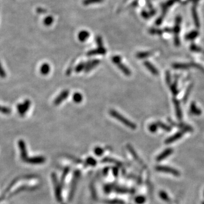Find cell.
<instances>
[{
  "label": "cell",
  "instance_id": "cell-3",
  "mask_svg": "<svg viewBox=\"0 0 204 204\" xmlns=\"http://www.w3.org/2000/svg\"><path fill=\"white\" fill-rule=\"evenodd\" d=\"M156 170L160 172H165L167 174H169L171 175H173L175 176H179L180 175V172L176 169L170 167L169 166H158L156 167Z\"/></svg>",
  "mask_w": 204,
  "mask_h": 204
},
{
  "label": "cell",
  "instance_id": "cell-6",
  "mask_svg": "<svg viewBox=\"0 0 204 204\" xmlns=\"http://www.w3.org/2000/svg\"><path fill=\"white\" fill-rule=\"evenodd\" d=\"M18 146H19V148L20 150L21 159L22 160L25 161L28 158L26 143L23 140H20L18 141Z\"/></svg>",
  "mask_w": 204,
  "mask_h": 204
},
{
  "label": "cell",
  "instance_id": "cell-16",
  "mask_svg": "<svg viewBox=\"0 0 204 204\" xmlns=\"http://www.w3.org/2000/svg\"><path fill=\"white\" fill-rule=\"evenodd\" d=\"M51 71V68L50 66L47 64V63H44L43 64L40 68V73L43 75H47L49 71Z\"/></svg>",
  "mask_w": 204,
  "mask_h": 204
},
{
  "label": "cell",
  "instance_id": "cell-24",
  "mask_svg": "<svg viewBox=\"0 0 204 204\" xmlns=\"http://www.w3.org/2000/svg\"><path fill=\"white\" fill-rule=\"evenodd\" d=\"M192 85H190L188 88V89H186V93H185V94H184V98H183V102L185 103L186 102V101H187V99H188V97H189V94H190V93H191V90H192Z\"/></svg>",
  "mask_w": 204,
  "mask_h": 204
},
{
  "label": "cell",
  "instance_id": "cell-14",
  "mask_svg": "<svg viewBox=\"0 0 204 204\" xmlns=\"http://www.w3.org/2000/svg\"><path fill=\"white\" fill-rule=\"evenodd\" d=\"M173 102L175 104V107L176 109V115L178 116V119L179 120H181L182 119V112L180 109V103L178 101V99L176 98H174Z\"/></svg>",
  "mask_w": 204,
  "mask_h": 204
},
{
  "label": "cell",
  "instance_id": "cell-2",
  "mask_svg": "<svg viewBox=\"0 0 204 204\" xmlns=\"http://www.w3.org/2000/svg\"><path fill=\"white\" fill-rule=\"evenodd\" d=\"M112 61L116 64L119 69L122 71L125 75L129 76L131 75V71L130 69L121 62V57L120 56H115L112 57Z\"/></svg>",
  "mask_w": 204,
  "mask_h": 204
},
{
  "label": "cell",
  "instance_id": "cell-36",
  "mask_svg": "<svg viewBox=\"0 0 204 204\" xmlns=\"http://www.w3.org/2000/svg\"><path fill=\"white\" fill-rule=\"evenodd\" d=\"M166 82L167 84H169L171 82V77H170V74L169 71H166Z\"/></svg>",
  "mask_w": 204,
  "mask_h": 204
},
{
  "label": "cell",
  "instance_id": "cell-17",
  "mask_svg": "<svg viewBox=\"0 0 204 204\" xmlns=\"http://www.w3.org/2000/svg\"><path fill=\"white\" fill-rule=\"evenodd\" d=\"M190 111L192 114L195 115H200L201 114V111L197 108L195 103H192L190 106Z\"/></svg>",
  "mask_w": 204,
  "mask_h": 204
},
{
  "label": "cell",
  "instance_id": "cell-31",
  "mask_svg": "<svg viewBox=\"0 0 204 204\" xmlns=\"http://www.w3.org/2000/svg\"><path fill=\"white\" fill-rule=\"evenodd\" d=\"M94 153L98 156H100L103 153V150L99 147H97L94 149Z\"/></svg>",
  "mask_w": 204,
  "mask_h": 204
},
{
  "label": "cell",
  "instance_id": "cell-20",
  "mask_svg": "<svg viewBox=\"0 0 204 204\" xmlns=\"http://www.w3.org/2000/svg\"><path fill=\"white\" fill-rule=\"evenodd\" d=\"M73 99L74 102H76L77 103H79L82 101L83 96L81 94H80V92H76L73 95Z\"/></svg>",
  "mask_w": 204,
  "mask_h": 204
},
{
  "label": "cell",
  "instance_id": "cell-27",
  "mask_svg": "<svg viewBox=\"0 0 204 204\" xmlns=\"http://www.w3.org/2000/svg\"><path fill=\"white\" fill-rule=\"evenodd\" d=\"M158 127L157 123H152L149 126V130L151 133H155L157 131Z\"/></svg>",
  "mask_w": 204,
  "mask_h": 204
},
{
  "label": "cell",
  "instance_id": "cell-10",
  "mask_svg": "<svg viewBox=\"0 0 204 204\" xmlns=\"http://www.w3.org/2000/svg\"><path fill=\"white\" fill-rule=\"evenodd\" d=\"M106 49L104 47H98L97 49H92L89 51L87 53V56H92L95 55H104L106 53Z\"/></svg>",
  "mask_w": 204,
  "mask_h": 204
},
{
  "label": "cell",
  "instance_id": "cell-11",
  "mask_svg": "<svg viewBox=\"0 0 204 204\" xmlns=\"http://www.w3.org/2000/svg\"><path fill=\"white\" fill-rule=\"evenodd\" d=\"M173 149L171 148H168L166 149L164 151H163L160 154L157 158V160L160 162L162 160H164L165 158H166L167 157H169L172 152H173Z\"/></svg>",
  "mask_w": 204,
  "mask_h": 204
},
{
  "label": "cell",
  "instance_id": "cell-12",
  "mask_svg": "<svg viewBox=\"0 0 204 204\" xmlns=\"http://www.w3.org/2000/svg\"><path fill=\"white\" fill-rule=\"evenodd\" d=\"M143 65L153 75H155V76L158 75L159 71H158V69L151 64V62L148 61H145L143 62Z\"/></svg>",
  "mask_w": 204,
  "mask_h": 204
},
{
  "label": "cell",
  "instance_id": "cell-33",
  "mask_svg": "<svg viewBox=\"0 0 204 204\" xmlns=\"http://www.w3.org/2000/svg\"><path fill=\"white\" fill-rule=\"evenodd\" d=\"M171 91L174 94V95H176L178 94V89H177V86H176V83H175L174 84H173L172 85V86H171Z\"/></svg>",
  "mask_w": 204,
  "mask_h": 204
},
{
  "label": "cell",
  "instance_id": "cell-22",
  "mask_svg": "<svg viewBox=\"0 0 204 204\" xmlns=\"http://www.w3.org/2000/svg\"><path fill=\"white\" fill-rule=\"evenodd\" d=\"M160 197L164 201L169 202L170 201V198L169 197V195L164 191H160Z\"/></svg>",
  "mask_w": 204,
  "mask_h": 204
},
{
  "label": "cell",
  "instance_id": "cell-34",
  "mask_svg": "<svg viewBox=\"0 0 204 204\" xmlns=\"http://www.w3.org/2000/svg\"><path fill=\"white\" fill-rule=\"evenodd\" d=\"M96 42H97V44H98V47H103V42H102V37L99 36H98L96 38Z\"/></svg>",
  "mask_w": 204,
  "mask_h": 204
},
{
  "label": "cell",
  "instance_id": "cell-32",
  "mask_svg": "<svg viewBox=\"0 0 204 204\" xmlns=\"http://www.w3.org/2000/svg\"><path fill=\"white\" fill-rule=\"evenodd\" d=\"M197 35H198V32H197L196 31H195V32H191V33L189 34L188 35L186 36V39L191 40V39H195Z\"/></svg>",
  "mask_w": 204,
  "mask_h": 204
},
{
  "label": "cell",
  "instance_id": "cell-38",
  "mask_svg": "<svg viewBox=\"0 0 204 204\" xmlns=\"http://www.w3.org/2000/svg\"><path fill=\"white\" fill-rule=\"evenodd\" d=\"M202 204H204V201H203V202L202 203Z\"/></svg>",
  "mask_w": 204,
  "mask_h": 204
},
{
  "label": "cell",
  "instance_id": "cell-18",
  "mask_svg": "<svg viewBox=\"0 0 204 204\" xmlns=\"http://www.w3.org/2000/svg\"><path fill=\"white\" fill-rule=\"evenodd\" d=\"M152 54H153V52H149V51L140 52L137 53L136 57L139 59H143L147 58Z\"/></svg>",
  "mask_w": 204,
  "mask_h": 204
},
{
  "label": "cell",
  "instance_id": "cell-30",
  "mask_svg": "<svg viewBox=\"0 0 204 204\" xmlns=\"http://www.w3.org/2000/svg\"><path fill=\"white\" fill-rule=\"evenodd\" d=\"M6 77V73L0 62V77L4 78Z\"/></svg>",
  "mask_w": 204,
  "mask_h": 204
},
{
  "label": "cell",
  "instance_id": "cell-29",
  "mask_svg": "<svg viewBox=\"0 0 204 204\" xmlns=\"http://www.w3.org/2000/svg\"><path fill=\"white\" fill-rule=\"evenodd\" d=\"M145 201H146V198L143 196H139L136 198V202L137 204H143Z\"/></svg>",
  "mask_w": 204,
  "mask_h": 204
},
{
  "label": "cell",
  "instance_id": "cell-4",
  "mask_svg": "<svg viewBox=\"0 0 204 204\" xmlns=\"http://www.w3.org/2000/svg\"><path fill=\"white\" fill-rule=\"evenodd\" d=\"M31 106V102L30 100L26 99L23 103H20L17 105V108L18 113L20 115L24 116L28 111Z\"/></svg>",
  "mask_w": 204,
  "mask_h": 204
},
{
  "label": "cell",
  "instance_id": "cell-8",
  "mask_svg": "<svg viewBox=\"0 0 204 204\" xmlns=\"http://www.w3.org/2000/svg\"><path fill=\"white\" fill-rule=\"evenodd\" d=\"M100 64V61L98 59H94L91 61H89L86 63V66L85 69V72L88 73L92 71L94 68Z\"/></svg>",
  "mask_w": 204,
  "mask_h": 204
},
{
  "label": "cell",
  "instance_id": "cell-9",
  "mask_svg": "<svg viewBox=\"0 0 204 204\" xmlns=\"http://www.w3.org/2000/svg\"><path fill=\"white\" fill-rule=\"evenodd\" d=\"M168 120L169 122V123L172 125V126H176L179 128H180L183 130V131H186V132H192L193 131V129L191 126L187 125L184 124H177L176 123L172 121L170 119H169Z\"/></svg>",
  "mask_w": 204,
  "mask_h": 204
},
{
  "label": "cell",
  "instance_id": "cell-37",
  "mask_svg": "<svg viewBox=\"0 0 204 204\" xmlns=\"http://www.w3.org/2000/svg\"><path fill=\"white\" fill-rule=\"evenodd\" d=\"M191 49L193 50V51H196V52H197V51H199L200 50H199V48L198 47H197L196 46H195V45H193V46H192L191 47Z\"/></svg>",
  "mask_w": 204,
  "mask_h": 204
},
{
  "label": "cell",
  "instance_id": "cell-1",
  "mask_svg": "<svg viewBox=\"0 0 204 204\" xmlns=\"http://www.w3.org/2000/svg\"><path fill=\"white\" fill-rule=\"evenodd\" d=\"M109 113V115L112 117H114L116 120L120 121L122 124L125 125L127 127L129 128L130 129L134 130L137 128L136 125L133 123V122H132L131 121H130L129 120H128V119H126V117H125L124 116L122 115L121 114H120L119 112H118L115 110L111 109Z\"/></svg>",
  "mask_w": 204,
  "mask_h": 204
},
{
  "label": "cell",
  "instance_id": "cell-26",
  "mask_svg": "<svg viewBox=\"0 0 204 204\" xmlns=\"http://www.w3.org/2000/svg\"><path fill=\"white\" fill-rule=\"evenodd\" d=\"M0 112L4 114H9L11 112V110L6 107L0 106Z\"/></svg>",
  "mask_w": 204,
  "mask_h": 204
},
{
  "label": "cell",
  "instance_id": "cell-13",
  "mask_svg": "<svg viewBox=\"0 0 204 204\" xmlns=\"http://www.w3.org/2000/svg\"><path fill=\"white\" fill-rule=\"evenodd\" d=\"M184 134V132L183 131H181V132H179L178 133H176L172 137H169V138H167L166 141H165V143H167V144H169V143H172V142H175V141L178 140L179 138H180Z\"/></svg>",
  "mask_w": 204,
  "mask_h": 204
},
{
  "label": "cell",
  "instance_id": "cell-35",
  "mask_svg": "<svg viewBox=\"0 0 204 204\" xmlns=\"http://www.w3.org/2000/svg\"><path fill=\"white\" fill-rule=\"evenodd\" d=\"M87 162L89 163V164H91L92 166H94L96 164V160L92 158H89L87 160Z\"/></svg>",
  "mask_w": 204,
  "mask_h": 204
},
{
  "label": "cell",
  "instance_id": "cell-19",
  "mask_svg": "<svg viewBox=\"0 0 204 204\" xmlns=\"http://www.w3.org/2000/svg\"><path fill=\"white\" fill-rule=\"evenodd\" d=\"M173 68L176 69H186L191 66V64H175L172 65Z\"/></svg>",
  "mask_w": 204,
  "mask_h": 204
},
{
  "label": "cell",
  "instance_id": "cell-28",
  "mask_svg": "<svg viewBox=\"0 0 204 204\" xmlns=\"http://www.w3.org/2000/svg\"><path fill=\"white\" fill-rule=\"evenodd\" d=\"M103 0H84L83 3L85 5H89L91 4H94V3H99L102 2Z\"/></svg>",
  "mask_w": 204,
  "mask_h": 204
},
{
  "label": "cell",
  "instance_id": "cell-23",
  "mask_svg": "<svg viewBox=\"0 0 204 204\" xmlns=\"http://www.w3.org/2000/svg\"><path fill=\"white\" fill-rule=\"evenodd\" d=\"M157 124L158 125V126H159L160 128H162V129L167 131V132H169L171 131V128L169 127V126H167V125L165 124H163L162 123V122L160 121H157Z\"/></svg>",
  "mask_w": 204,
  "mask_h": 204
},
{
  "label": "cell",
  "instance_id": "cell-7",
  "mask_svg": "<svg viewBox=\"0 0 204 204\" xmlns=\"http://www.w3.org/2000/svg\"><path fill=\"white\" fill-rule=\"evenodd\" d=\"M45 160L43 157L37 156V157H28L24 162L30 164H42L44 163Z\"/></svg>",
  "mask_w": 204,
  "mask_h": 204
},
{
  "label": "cell",
  "instance_id": "cell-39",
  "mask_svg": "<svg viewBox=\"0 0 204 204\" xmlns=\"http://www.w3.org/2000/svg\"></svg>",
  "mask_w": 204,
  "mask_h": 204
},
{
  "label": "cell",
  "instance_id": "cell-5",
  "mask_svg": "<svg viewBox=\"0 0 204 204\" xmlns=\"http://www.w3.org/2000/svg\"><path fill=\"white\" fill-rule=\"evenodd\" d=\"M69 95V91L68 90H63L62 92L56 97L53 102V104L55 106L60 105L64 100L68 97Z\"/></svg>",
  "mask_w": 204,
  "mask_h": 204
},
{
  "label": "cell",
  "instance_id": "cell-25",
  "mask_svg": "<svg viewBox=\"0 0 204 204\" xmlns=\"http://www.w3.org/2000/svg\"><path fill=\"white\" fill-rule=\"evenodd\" d=\"M53 22V18L51 16H48L45 18L44 20V24L45 26H50L52 24Z\"/></svg>",
  "mask_w": 204,
  "mask_h": 204
},
{
  "label": "cell",
  "instance_id": "cell-15",
  "mask_svg": "<svg viewBox=\"0 0 204 204\" xmlns=\"http://www.w3.org/2000/svg\"><path fill=\"white\" fill-rule=\"evenodd\" d=\"M89 36L90 34L88 31L83 30L80 31V33L78 34V39L80 40V42H84L89 38Z\"/></svg>",
  "mask_w": 204,
  "mask_h": 204
},
{
  "label": "cell",
  "instance_id": "cell-21",
  "mask_svg": "<svg viewBox=\"0 0 204 204\" xmlns=\"http://www.w3.org/2000/svg\"><path fill=\"white\" fill-rule=\"evenodd\" d=\"M86 66V63L84 62H80V64L76 67L75 71L77 73H80L82 71L85 70Z\"/></svg>",
  "mask_w": 204,
  "mask_h": 204
}]
</instances>
